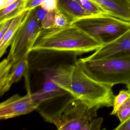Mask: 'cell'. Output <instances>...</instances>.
<instances>
[{"label": "cell", "mask_w": 130, "mask_h": 130, "mask_svg": "<svg viewBox=\"0 0 130 130\" xmlns=\"http://www.w3.org/2000/svg\"><path fill=\"white\" fill-rule=\"evenodd\" d=\"M48 70L55 84L90 108L112 106V87L92 79L76 64Z\"/></svg>", "instance_id": "6da1fadb"}, {"label": "cell", "mask_w": 130, "mask_h": 130, "mask_svg": "<svg viewBox=\"0 0 130 130\" xmlns=\"http://www.w3.org/2000/svg\"><path fill=\"white\" fill-rule=\"evenodd\" d=\"M73 24L64 27L42 29L31 52H69L76 54L95 51L104 44Z\"/></svg>", "instance_id": "7a4b0ae2"}, {"label": "cell", "mask_w": 130, "mask_h": 130, "mask_svg": "<svg viewBox=\"0 0 130 130\" xmlns=\"http://www.w3.org/2000/svg\"><path fill=\"white\" fill-rule=\"evenodd\" d=\"M90 77L112 87L130 84V54L119 55L98 60L79 59L75 63Z\"/></svg>", "instance_id": "3957f363"}, {"label": "cell", "mask_w": 130, "mask_h": 130, "mask_svg": "<svg viewBox=\"0 0 130 130\" xmlns=\"http://www.w3.org/2000/svg\"><path fill=\"white\" fill-rule=\"evenodd\" d=\"M42 29L36 8L28 10L13 38L7 59L13 64L28 57Z\"/></svg>", "instance_id": "277c9868"}, {"label": "cell", "mask_w": 130, "mask_h": 130, "mask_svg": "<svg viewBox=\"0 0 130 130\" xmlns=\"http://www.w3.org/2000/svg\"><path fill=\"white\" fill-rule=\"evenodd\" d=\"M74 24L91 36L105 42L121 35L130 29V22L109 14L97 15L78 20Z\"/></svg>", "instance_id": "5b68a950"}, {"label": "cell", "mask_w": 130, "mask_h": 130, "mask_svg": "<svg viewBox=\"0 0 130 130\" xmlns=\"http://www.w3.org/2000/svg\"><path fill=\"white\" fill-rule=\"evenodd\" d=\"M98 107L90 108L80 100L73 98L70 100L52 119L58 130H84L97 116Z\"/></svg>", "instance_id": "8992f818"}, {"label": "cell", "mask_w": 130, "mask_h": 130, "mask_svg": "<svg viewBox=\"0 0 130 130\" xmlns=\"http://www.w3.org/2000/svg\"><path fill=\"white\" fill-rule=\"evenodd\" d=\"M40 105L30 91L24 96L15 94L0 104V119L7 120L29 114Z\"/></svg>", "instance_id": "52a82bcc"}, {"label": "cell", "mask_w": 130, "mask_h": 130, "mask_svg": "<svg viewBox=\"0 0 130 130\" xmlns=\"http://www.w3.org/2000/svg\"><path fill=\"white\" fill-rule=\"evenodd\" d=\"M125 54H130V29L105 42L100 48L85 58L87 60H98Z\"/></svg>", "instance_id": "ba28073f"}, {"label": "cell", "mask_w": 130, "mask_h": 130, "mask_svg": "<svg viewBox=\"0 0 130 130\" xmlns=\"http://www.w3.org/2000/svg\"><path fill=\"white\" fill-rule=\"evenodd\" d=\"M44 73V80L42 89L35 92L32 93L33 97L41 105L43 103L51 101L68 93L54 83L47 70Z\"/></svg>", "instance_id": "9c48e42d"}, {"label": "cell", "mask_w": 130, "mask_h": 130, "mask_svg": "<svg viewBox=\"0 0 130 130\" xmlns=\"http://www.w3.org/2000/svg\"><path fill=\"white\" fill-rule=\"evenodd\" d=\"M57 9L67 17L70 24L78 20L93 16L75 0H58Z\"/></svg>", "instance_id": "30bf717a"}, {"label": "cell", "mask_w": 130, "mask_h": 130, "mask_svg": "<svg viewBox=\"0 0 130 130\" xmlns=\"http://www.w3.org/2000/svg\"><path fill=\"white\" fill-rule=\"evenodd\" d=\"M96 3L111 15L130 22V6L125 0H97Z\"/></svg>", "instance_id": "8fae6325"}, {"label": "cell", "mask_w": 130, "mask_h": 130, "mask_svg": "<svg viewBox=\"0 0 130 130\" xmlns=\"http://www.w3.org/2000/svg\"><path fill=\"white\" fill-rule=\"evenodd\" d=\"M28 11H25L13 19L12 24L2 39L0 40V57L5 54L7 49L10 45L13 38L22 23Z\"/></svg>", "instance_id": "7c38bea8"}, {"label": "cell", "mask_w": 130, "mask_h": 130, "mask_svg": "<svg viewBox=\"0 0 130 130\" xmlns=\"http://www.w3.org/2000/svg\"><path fill=\"white\" fill-rule=\"evenodd\" d=\"M13 64L7 58L4 59L0 63V95L1 96L8 91L12 86L10 82L9 76Z\"/></svg>", "instance_id": "4fadbf2b"}, {"label": "cell", "mask_w": 130, "mask_h": 130, "mask_svg": "<svg viewBox=\"0 0 130 130\" xmlns=\"http://www.w3.org/2000/svg\"><path fill=\"white\" fill-rule=\"evenodd\" d=\"M29 67L28 57L23 58L13 64L10 73V82L11 85L19 82L25 75Z\"/></svg>", "instance_id": "5bb4252c"}, {"label": "cell", "mask_w": 130, "mask_h": 130, "mask_svg": "<svg viewBox=\"0 0 130 130\" xmlns=\"http://www.w3.org/2000/svg\"><path fill=\"white\" fill-rule=\"evenodd\" d=\"M45 0H23L19 7L7 17V19H14L15 17L25 11L37 8L40 6Z\"/></svg>", "instance_id": "9a60e30c"}, {"label": "cell", "mask_w": 130, "mask_h": 130, "mask_svg": "<svg viewBox=\"0 0 130 130\" xmlns=\"http://www.w3.org/2000/svg\"><path fill=\"white\" fill-rule=\"evenodd\" d=\"M86 10L93 15L109 14V13L98 4L91 0H75Z\"/></svg>", "instance_id": "2e32d148"}, {"label": "cell", "mask_w": 130, "mask_h": 130, "mask_svg": "<svg viewBox=\"0 0 130 130\" xmlns=\"http://www.w3.org/2000/svg\"><path fill=\"white\" fill-rule=\"evenodd\" d=\"M130 99V90H121L119 94L114 97L113 100V109L111 115H115L119 107L124 104L127 100Z\"/></svg>", "instance_id": "e0dca14e"}, {"label": "cell", "mask_w": 130, "mask_h": 130, "mask_svg": "<svg viewBox=\"0 0 130 130\" xmlns=\"http://www.w3.org/2000/svg\"><path fill=\"white\" fill-rule=\"evenodd\" d=\"M120 123H122L130 117V99L122 104L118 109L116 113Z\"/></svg>", "instance_id": "ac0fdd59"}, {"label": "cell", "mask_w": 130, "mask_h": 130, "mask_svg": "<svg viewBox=\"0 0 130 130\" xmlns=\"http://www.w3.org/2000/svg\"><path fill=\"white\" fill-rule=\"evenodd\" d=\"M23 1V0H17V1L1 10L0 12V22H2L6 17L15 11L21 5Z\"/></svg>", "instance_id": "d6986e66"}, {"label": "cell", "mask_w": 130, "mask_h": 130, "mask_svg": "<svg viewBox=\"0 0 130 130\" xmlns=\"http://www.w3.org/2000/svg\"><path fill=\"white\" fill-rule=\"evenodd\" d=\"M55 10L49 11L47 12L44 19L42 22V29L53 28L55 27Z\"/></svg>", "instance_id": "ffe728a7"}, {"label": "cell", "mask_w": 130, "mask_h": 130, "mask_svg": "<svg viewBox=\"0 0 130 130\" xmlns=\"http://www.w3.org/2000/svg\"><path fill=\"white\" fill-rule=\"evenodd\" d=\"M55 11V28H61L64 27L70 24L67 17L58 9H56Z\"/></svg>", "instance_id": "44dd1931"}, {"label": "cell", "mask_w": 130, "mask_h": 130, "mask_svg": "<svg viewBox=\"0 0 130 130\" xmlns=\"http://www.w3.org/2000/svg\"><path fill=\"white\" fill-rule=\"evenodd\" d=\"M103 118H94L84 128V130H100L103 122Z\"/></svg>", "instance_id": "7402d4cb"}, {"label": "cell", "mask_w": 130, "mask_h": 130, "mask_svg": "<svg viewBox=\"0 0 130 130\" xmlns=\"http://www.w3.org/2000/svg\"><path fill=\"white\" fill-rule=\"evenodd\" d=\"M40 6L47 12L55 10L57 9L58 0H45Z\"/></svg>", "instance_id": "603a6c76"}, {"label": "cell", "mask_w": 130, "mask_h": 130, "mask_svg": "<svg viewBox=\"0 0 130 130\" xmlns=\"http://www.w3.org/2000/svg\"><path fill=\"white\" fill-rule=\"evenodd\" d=\"M13 19L9 20L6 21L4 23L1 24L0 28V40L2 39L4 36L5 35L9 28L12 24Z\"/></svg>", "instance_id": "cb8c5ba5"}, {"label": "cell", "mask_w": 130, "mask_h": 130, "mask_svg": "<svg viewBox=\"0 0 130 130\" xmlns=\"http://www.w3.org/2000/svg\"><path fill=\"white\" fill-rule=\"evenodd\" d=\"M47 12L44 9H42L41 6L38 7L36 8V13H37V16L39 21L41 22V23L44 19Z\"/></svg>", "instance_id": "d4e9b609"}, {"label": "cell", "mask_w": 130, "mask_h": 130, "mask_svg": "<svg viewBox=\"0 0 130 130\" xmlns=\"http://www.w3.org/2000/svg\"><path fill=\"white\" fill-rule=\"evenodd\" d=\"M114 130H130V117L124 122L120 123Z\"/></svg>", "instance_id": "484cf974"}, {"label": "cell", "mask_w": 130, "mask_h": 130, "mask_svg": "<svg viewBox=\"0 0 130 130\" xmlns=\"http://www.w3.org/2000/svg\"><path fill=\"white\" fill-rule=\"evenodd\" d=\"M17 1V0H5V1H4L3 6L1 7H0V10L4 9V8L9 6L10 4L14 3Z\"/></svg>", "instance_id": "4316f807"}, {"label": "cell", "mask_w": 130, "mask_h": 130, "mask_svg": "<svg viewBox=\"0 0 130 130\" xmlns=\"http://www.w3.org/2000/svg\"><path fill=\"white\" fill-rule=\"evenodd\" d=\"M130 6V0H125Z\"/></svg>", "instance_id": "83f0119b"}, {"label": "cell", "mask_w": 130, "mask_h": 130, "mask_svg": "<svg viewBox=\"0 0 130 130\" xmlns=\"http://www.w3.org/2000/svg\"><path fill=\"white\" fill-rule=\"evenodd\" d=\"M127 89H128L130 90V84H129V85H127Z\"/></svg>", "instance_id": "f1b7e54d"}, {"label": "cell", "mask_w": 130, "mask_h": 130, "mask_svg": "<svg viewBox=\"0 0 130 130\" xmlns=\"http://www.w3.org/2000/svg\"><path fill=\"white\" fill-rule=\"evenodd\" d=\"M91 1H93V2H95V3H96V1L97 0H91Z\"/></svg>", "instance_id": "f546056e"}]
</instances>
